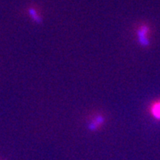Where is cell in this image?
Segmentation results:
<instances>
[{
    "label": "cell",
    "mask_w": 160,
    "mask_h": 160,
    "mask_svg": "<svg viewBox=\"0 0 160 160\" xmlns=\"http://www.w3.org/2000/svg\"><path fill=\"white\" fill-rule=\"evenodd\" d=\"M151 34V29L150 25L146 23H142L137 27V36L138 42L141 47L148 48L150 44V35Z\"/></svg>",
    "instance_id": "6da1fadb"
},
{
    "label": "cell",
    "mask_w": 160,
    "mask_h": 160,
    "mask_svg": "<svg viewBox=\"0 0 160 160\" xmlns=\"http://www.w3.org/2000/svg\"><path fill=\"white\" fill-rule=\"evenodd\" d=\"M149 111L151 117L154 120L160 121V99L152 102L149 108Z\"/></svg>",
    "instance_id": "7a4b0ae2"
},
{
    "label": "cell",
    "mask_w": 160,
    "mask_h": 160,
    "mask_svg": "<svg viewBox=\"0 0 160 160\" xmlns=\"http://www.w3.org/2000/svg\"><path fill=\"white\" fill-rule=\"evenodd\" d=\"M105 118L101 114L99 115L95 116L93 119L92 120V122L88 124V129L92 132H95L97 131L98 129H100L101 128V126L104 124L105 122Z\"/></svg>",
    "instance_id": "3957f363"
},
{
    "label": "cell",
    "mask_w": 160,
    "mask_h": 160,
    "mask_svg": "<svg viewBox=\"0 0 160 160\" xmlns=\"http://www.w3.org/2000/svg\"><path fill=\"white\" fill-rule=\"evenodd\" d=\"M28 12H29V14H30V17H31L32 19L35 21L36 23L41 24L42 23V18H41V16L38 13V10L35 7H30L29 9H28Z\"/></svg>",
    "instance_id": "277c9868"
}]
</instances>
